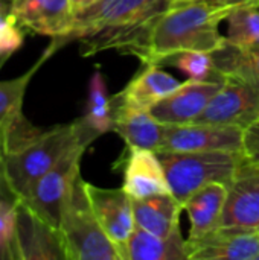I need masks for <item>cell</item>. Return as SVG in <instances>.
I'll list each match as a JSON object with an SVG mask.
<instances>
[{
  "label": "cell",
  "mask_w": 259,
  "mask_h": 260,
  "mask_svg": "<svg viewBox=\"0 0 259 260\" xmlns=\"http://www.w3.org/2000/svg\"><path fill=\"white\" fill-rule=\"evenodd\" d=\"M172 0H96L75 9L70 30L47 47L55 53L70 41L81 43L84 56L107 49L131 55L145 37L147 24L171 6Z\"/></svg>",
  "instance_id": "obj_1"
},
{
  "label": "cell",
  "mask_w": 259,
  "mask_h": 260,
  "mask_svg": "<svg viewBox=\"0 0 259 260\" xmlns=\"http://www.w3.org/2000/svg\"><path fill=\"white\" fill-rule=\"evenodd\" d=\"M234 8H215L198 0H174L171 6L151 18L143 44L137 49L142 64H162L183 50L215 52L227 41L220 26Z\"/></svg>",
  "instance_id": "obj_2"
},
{
  "label": "cell",
  "mask_w": 259,
  "mask_h": 260,
  "mask_svg": "<svg viewBox=\"0 0 259 260\" xmlns=\"http://www.w3.org/2000/svg\"><path fill=\"white\" fill-rule=\"evenodd\" d=\"M93 140L95 137L84 128L79 119L46 131L41 129L37 136L3 155L6 178L21 198L75 145H90Z\"/></svg>",
  "instance_id": "obj_3"
},
{
  "label": "cell",
  "mask_w": 259,
  "mask_h": 260,
  "mask_svg": "<svg viewBox=\"0 0 259 260\" xmlns=\"http://www.w3.org/2000/svg\"><path fill=\"white\" fill-rule=\"evenodd\" d=\"M163 165L171 193L182 203L198 189L221 183L229 186L246 161L243 151L157 152Z\"/></svg>",
  "instance_id": "obj_4"
},
{
  "label": "cell",
  "mask_w": 259,
  "mask_h": 260,
  "mask_svg": "<svg viewBox=\"0 0 259 260\" xmlns=\"http://www.w3.org/2000/svg\"><path fill=\"white\" fill-rule=\"evenodd\" d=\"M60 233L67 260H122L93 212L81 177L64 206Z\"/></svg>",
  "instance_id": "obj_5"
},
{
  "label": "cell",
  "mask_w": 259,
  "mask_h": 260,
  "mask_svg": "<svg viewBox=\"0 0 259 260\" xmlns=\"http://www.w3.org/2000/svg\"><path fill=\"white\" fill-rule=\"evenodd\" d=\"M87 148V143L75 145L20 198L21 203L26 204L35 215L58 230L67 198L70 197L76 180L81 177V158Z\"/></svg>",
  "instance_id": "obj_6"
},
{
  "label": "cell",
  "mask_w": 259,
  "mask_h": 260,
  "mask_svg": "<svg viewBox=\"0 0 259 260\" xmlns=\"http://www.w3.org/2000/svg\"><path fill=\"white\" fill-rule=\"evenodd\" d=\"M256 120H259L258 88L237 78H226L221 88L194 122L246 129Z\"/></svg>",
  "instance_id": "obj_7"
},
{
  "label": "cell",
  "mask_w": 259,
  "mask_h": 260,
  "mask_svg": "<svg viewBox=\"0 0 259 260\" xmlns=\"http://www.w3.org/2000/svg\"><path fill=\"white\" fill-rule=\"evenodd\" d=\"M50 55L52 52L47 49L26 73L9 81H0V142L3 146V155L8 151L18 148L41 131L26 120L21 107L32 76Z\"/></svg>",
  "instance_id": "obj_8"
},
{
  "label": "cell",
  "mask_w": 259,
  "mask_h": 260,
  "mask_svg": "<svg viewBox=\"0 0 259 260\" xmlns=\"http://www.w3.org/2000/svg\"><path fill=\"white\" fill-rule=\"evenodd\" d=\"M85 192L101 227L116 245L122 260H127V245L136 229L131 197L122 187L105 189L87 181Z\"/></svg>",
  "instance_id": "obj_9"
},
{
  "label": "cell",
  "mask_w": 259,
  "mask_h": 260,
  "mask_svg": "<svg viewBox=\"0 0 259 260\" xmlns=\"http://www.w3.org/2000/svg\"><path fill=\"white\" fill-rule=\"evenodd\" d=\"M243 131L235 126L206 123L165 125L163 142L159 152L189 151H243Z\"/></svg>",
  "instance_id": "obj_10"
},
{
  "label": "cell",
  "mask_w": 259,
  "mask_h": 260,
  "mask_svg": "<svg viewBox=\"0 0 259 260\" xmlns=\"http://www.w3.org/2000/svg\"><path fill=\"white\" fill-rule=\"evenodd\" d=\"M15 245L17 260L66 259L60 230L35 215L21 200L17 207Z\"/></svg>",
  "instance_id": "obj_11"
},
{
  "label": "cell",
  "mask_w": 259,
  "mask_h": 260,
  "mask_svg": "<svg viewBox=\"0 0 259 260\" xmlns=\"http://www.w3.org/2000/svg\"><path fill=\"white\" fill-rule=\"evenodd\" d=\"M9 14L24 32L64 37L73 21L72 0H8Z\"/></svg>",
  "instance_id": "obj_12"
},
{
  "label": "cell",
  "mask_w": 259,
  "mask_h": 260,
  "mask_svg": "<svg viewBox=\"0 0 259 260\" xmlns=\"http://www.w3.org/2000/svg\"><path fill=\"white\" fill-rule=\"evenodd\" d=\"M221 227L259 232V171L247 160L227 186Z\"/></svg>",
  "instance_id": "obj_13"
},
{
  "label": "cell",
  "mask_w": 259,
  "mask_h": 260,
  "mask_svg": "<svg viewBox=\"0 0 259 260\" xmlns=\"http://www.w3.org/2000/svg\"><path fill=\"white\" fill-rule=\"evenodd\" d=\"M186 245L189 260H256L259 232L220 227Z\"/></svg>",
  "instance_id": "obj_14"
},
{
  "label": "cell",
  "mask_w": 259,
  "mask_h": 260,
  "mask_svg": "<svg viewBox=\"0 0 259 260\" xmlns=\"http://www.w3.org/2000/svg\"><path fill=\"white\" fill-rule=\"evenodd\" d=\"M221 82H200L186 79L166 98L150 108V113L163 125H182L194 122L208 107Z\"/></svg>",
  "instance_id": "obj_15"
},
{
  "label": "cell",
  "mask_w": 259,
  "mask_h": 260,
  "mask_svg": "<svg viewBox=\"0 0 259 260\" xmlns=\"http://www.w3.org/2000/svg\"><path fill=\"white\" fill-rule=\"evenodd\" d=\"M122 189L131 198L171 193L163 165L156 151L127 146Z\"/></svg>",
  "instance_id": "obj_16"
},
{
  "label": "cell",
  "mask_w": 259,
  "mask_h": 260,
  "mask_svg": "<svg viewBox=\"0 0 259 260\" xmlns=\"http://www.w3.org/2000/svg\"><path fill=\"white\" fill-rule=\"evenodd\" d=\"M180 85L182 82L159 64H143L142 70L113 96V107L150 110Z\"/></svg>",
  "instance_id": "obj_17"
},
{
  "label": "cell",
  "mask_w": 259,
  "mask_h": 260,
  "mask_svg": "<svg viewBox=\"0 0 259 260\" xmlns=\"http://www.w3.org/2000/svg\"><path fill=\"white\" fill-rule=\"evenodd\" d=\"M113 131L119 134L127 146L159 152L163 142L165 125L150 110H133L113 107Z\"/></svg>",
  "instance_id": "obj_18"
},
{
  "label": "cell",
  "mask_w": 259,
  "mask_h": 260,
  "mask_svg": "<svg viewBox=\"0 0 259 260\" xmlns=\"http://www.w3.org/2000/svg\"><path fill=\"white\" fill-rule=\"evenodd\" d=\"M226 198L227 186L212 183L198 189L185 201L183 209L191 222L188 239H198L221 227Z\"/></svg>",
  "instance_id": "obj_19"
},
{
  "label": "cell",
  "mask_w": 259,
  "mask_h": 260,
  "mask_svg": "<svg viewBox=\"0 0 259 260\" xmlns=\"http://www.w3.org/2000/svg\"><path fill=\"white\" fill-rule=\"evenodd\" d=\"M131 200L136 227L157 236H169L180 230V215L185 209L172 193Z\"/></svg>",
  "instance_id": "obj_20"
},
{
  "label": "cell",
  "mask_w": 259,
  "mask_h": 260,
  "mask_svg": "<svg viewBox=\"0 0 259 260\" xmlns=\"http://www.w3.org/2000/svg\"><path fill=\"white\" fill-rule=\"evenodd\" d=\"M185 259H189V253L182 230H177L169 236H157L136 227L127 245V260Z\"/></svg>",
  "instance_id": "obj_21"
},
{
  "label": "cell",
  "mask_w": 259,
  "mask_h": 260,
  "mask_svg": "<svg viewBox=\"0 0 259 260\" xmlns=\"http://www.w3.org/2000/svg\"><path fill=\"white\" fill-rule=\"evenodd\" d=\"M79 120L95 139L113 131V96H108L104 76L99 70L92 75L89 82L87 107Z\"/></svg>",
  "instance_id": "obj_22"
},
{
  "label": "cell",
  "mask_w": 259,
  "mask_h": 260,
  "mask_svg": "<svg viewBox=\"0 0 259 260\" xmlns=\"http://www.w3.org/2000/svg\"><path fill=\"white\" fill-rule=\"evenodd\" d=\"M212 55L226 78H237L259 90V47L241 49L226 43Z\"/></svg>",
  "instance_id": "obj_23"
},
{
  "label": "cell",
  "mask_w": 259,
  "mask_h": 260,
  "mask_svg": "<svg viewBox=\"0 0 259 260\" xmlns=\"http://www.w3.org/2000/svg\"><path fill=\"white\" fill-rule=\"evenodd\" d=\"M20 195L9 184L3 160H0V250L6 260H17L15 245V221Z\"/></svg>",
  "instance_id": "obj_24"
},
{
  "label": "cell",
  "mask_w": 259,
  "mask_h": 260,
  "mask_svg": "<svg viewBox=\"0 0 259 260\" xmlns=\"http://www.w3.org/2000/svg\"><path fill=\"white\" fill-rule=\"evenodd\" d=\"M226 41L235 47L255 49L259 47V6L241 5L234 8L227 18Z\"/></svg>",
  "instance_id": "obj_25"
},
{
  "label": "cell",
  "mask_w": 259,
  "mask_h": 260,
  "mask_svg": "<svg viewBox=\"0 0 259 260\" xmlns=\"http://www.w3.org/2000/svg\"><path fill=\"white\" fill-rule=\"evenodd\" d=\"M163 62H168L182 70L189 81L200 82H224L226 76L217 67L214 55L203 50H183L168 56ZM162 62V64H163Z\"/></svg>",
  "instance_id": "obj_26"
},
{
  "label": "cell",
  "mask_w": 259,
  "mask_h": 260,
  "mask_svg": "<svg viewBox=\"0 0 259 260\" xmlns=\"http://www.w3.org/2000/svg\"><path fill=\"white\" fill-rule=\"evenodd\" d=\"M243 154L247 161L259 166V120L243 131Z\"/></svg>",
  "instance_id": "obj_27"
},
{
  "label": "cell",
  "mask_w": 259,
  "mask_h": 260,
  "mask_svg": "<svg viewBox=\"0 0 259 260\" xmlns=\"http://www.w3.org/2000/svg\"><path fill=\"white\" fill-rule=\"evenodd\" d=\"M215 8H237L241 5H256L259 0H198Z\"/></svg>",
  "instance_id": "obj_28"
},
{
  "label": "cell",
  "mask_w": 259,
  "mask_h": 260,
  "mask_svg": "<svg viewBox=\"0 0 259 260\" xmlns=\"http://www.w3.org/2000/svg\"><path fill=\"white\" fill-rule=\"evenodd\" d=\"M93 2H96V0H72L75 9H79V8H82V6H87V5H90V3H93Z\"/></svg>",
  "instance_id": "obj_29"
},
{
  "label": "cell",
  "mask_w": 259,
  "mask_h": 260,
  "mask_svg": "<svg viewBox=\"0 0 259 260\" xmlns=\"http://www.w3.org/2000/svg\"><path fill=\"white\" fill-rule=\"evenodd\" d=\"M3 158V146H2V142H0V160Z\"/></svg>",
  "instance_id": "obj_30"
},
{
  "label": "cell",
  "mask_w": 259,
  "mask_h": 260,
  "mask_svg": "<svg viewBox=\"0 0 259 260\" xmlns=\"http://www.w3.org/2000/svg\"><path fill=\"white\" fill-rule=\"evenodd\" d=\"M0 260H6L5 259V254H3V251L0 250Z\"/></svg>",
  "instance_id": "obj_31"
},
{
  "label": "cell",
  "mask_w": 259,
  "mask_h": 260,
  "mask_svg": "<svg viewBox=\"0 0 259 260\" xmlns=\"http://www.w3.org/2000/svg\"><path fill=\"white\" fill-rule=\"evenodd\" d=\"M255 166H256V168H258V171H259V166H258V165H255Z\"/></svg>",
  "instance_id": "obj_32"
},
{
  "label": "cell",
  "mask_w": 259,
  "mask_h": 260,
  "mask_svg": "<svg viewBox=\"0 0 259 260\" xmlns=\"http://www.w3.org/2000/svg\"><path fill=\"white\" fill-rule=\"evenodd\" d=\"M256 260H259V256H258V257H256Z\"/></svg>",
  "instance_id": "obj_33"
},
{
  "label": "cell",
  "mask_w": 259,
  "mask_h": 260,
  "mask_svg": "<svg viewBox=\"0 0 259 260\" xmlns=\"http://www.w3.org/2000/svg\"><path fill=\"white\" fill-rule=\"evenodd\" d=\"M256 5H258V6H259V3H256Z\"/></svg>",
  "instance_id": "obj_34"
},
{
  "label": "cell",
  "mask_w": 259,
  "mask_h": 260,
  "mask_svg": "<svg viewBox=\"0 0 259 260\" xmlns=\"http://www.w3.org/2000/svg\"><path fill=\"white\" fill-rule=\"evenodd\" d=\"M172 2H174V0H172Z\"/></svg>",
  "instance_id": "obj_35"
}]
</instances>
